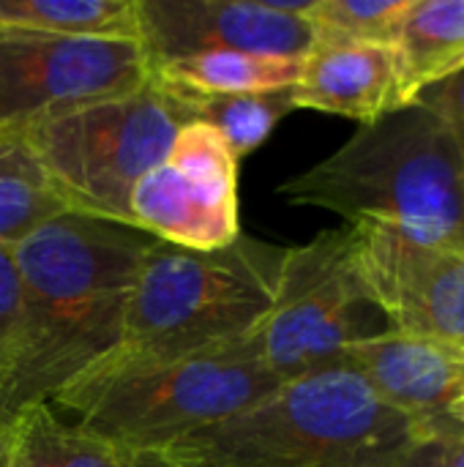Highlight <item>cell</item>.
Returning <instances> with one entry per match:
<instances>
[{
  "label": "cell",
  "mask_w": 464,
  "mask_h": 467,
  "mask_svg": "<svg viewBox=\"0 0 464 467\" xmlns=\"http://www.w3.org/2000/svg\"><path fill=\"white\" fill-rule=\"evenodd\" d=\"M129 224L161 244L216 252L241 235L238 159L205 123L189 120L170 153L129 197Z\"/></svg>",
  "instance_id": "cell-9"
},
{
  "label": "cell",
  "mask_w": 464,
  "mask_h": 467,
  "mask_svg": "<svg viewBox=\"0 0 464 467\" xmlns=\"http://www.w3.org/2000/svg\"><path fill=\"white\" fill-rule=\"evenodd\" d=\"M172 96L183 104L189 120L211 126L238 161L260 148L279 126V120L295 109L293 88L232 96Z\"/></svg>",
  "instance_id": "cell-19"
},
{
  "label": "cell",
  "mask_w": 464,
  "mask_h": 467,
  "mask_svg": "<svg viewBox=\"0 0 464 467\" xmlns=\"http://www.w3.org/2000/svg\"><path fill=\"white\" fill-rule=\"evenodd\" d=\"M293 205L339 213L410 244L464 252V161L443 120L407 104L279 186Z\"/></svg>",
  "instance_id": "cell-2"
},
{
  "label": "cell",
  "mask_w": 464,
  "mask_h": 467,
  "mask_svg": "<svg viewBox=\"0 0 464 467\" xmlns=\"http://www.w3.org/2000/svg\"><path fill=\"white\" fill-rule=\"evenodd\" d=\"M364 312L377 309L358 274L356 235L347 224L325 230L287 249L276 301L257 328L260 356L279 383L328 369L369 337Z\"/></svg>",
  "instance_id": "cell-7"
},
{
  "label": "cell",
  "mask_w": 464,
  "mask_h": 467,
  "mask_svg": "<svg viewBox=\"0 0 464 467\" xmlns=\"http://www.w3.org/2000/svg\"><path fill=\"white\" fill-rule=\"evenodd\" d=\"M394 467H464V427L446 419Z\"/></svg>",
  "instance_id": "cell-21"
},
{
  "label": "cell",
  "mask_w": 464,
  "mask_h": 467,
  "mask_svg": "<svg viewBox=\"0 0 464 467\" xmlns=\"http://www.w3.org/2000/svg\"><path fill=\"white\" fill-rule=\"evenodd\" d=\"M150 79L137 38H77L0 30V131L129 93Z\"/></svg>",
  "instance_id": "cell-8"
},
{
  "label": "cell",
  "mask_w": 464,
  "mask_h": 467,
  "mask_svg": "<svg viewBox=\"0 0 464 467\" xmlns=\"http://www.w3.org/2000/svg\"><path fill=\"white\" fill-rule=\"evenodd\" d=\"M19 320V282L11 249H0V383L11 361Z\"/></svg>",
  "instance_id": "cell-23"
},
{
  "label": "cell",
  "mask_w": 464,
  "mask_h": 467,
  "mask_svg": "<svg viewBox=\"0 0 464 467\" xmlns=\"http://www.w3.org/2000/svg\"><path fill=\"white\" fill-rule=\"evenodd\" d=\"M0 30L139 41L137 0H0Z\"/></svg>",
  "instance_id": "cell-18"
},
{
  "label": "cell",
  "mask_w": 464,
  "mask_h": 467,
  "mask_svg": "<svg viewBox=\"0 0 464 467\" xmlns=\"http://www.w3.org/2000/svg\"><path fill=\"white\" fill-rule=\"evenodd\" d=\"M284 254V246L243 233L216 252L153 241L134 282L123 342L107 361H172L252 337L276 301Z\"/></svg>",
  "instance_id": "cell-5"
},
{
  "label": "cell",
  "mask_w": 464,
  "mask_h": 467,
  "mask_svg": "<svg viewBox=\"0 0 464 467\" xmlns=\"http://www.w3.org/2000/svg\"><path fill=\"white\" fill-rule=\"evenodd\" d=\"M347 227L366 298L388 328L464 350V252L418 246L372 224Z\"/></svg>",
  "instance_id": "cell-11"
},
{
  "label": "cell",
  "mask_w": 464,
  "mask_h": 467,
  "mask_svg": "<svg viewBox=\"0 0 464 467\" xmlns=\"http://www.w3.org/2000/svg\"><path fill=\"white\" fill-rule=\"evenodd\" d=\"M304 60L252 52H202L150 66V79L180 96H232L295 88Z\"/></svg>",
  "instance_id": "cell-15"
},
{
  "label": "cell",
  "mask_w": 464,
  "mask_h": 467,
  "mask_svg": "<svg viewBox=\"0 0 464 467\" xmlns=\"http://www.w3.org/2000/svg\"><path fill=\"white\" fill-rule=\"evenodd\" d=\"M118 467H189L170 449H145V451H126L120 454Z\"/></svg>",
  "instance_id": "cell-24"
},
{
  "label": "cell",
  "mask_w": 464,
  "mask_h": 467,
  "mask_svg": "<svg viewBox=\"0 0 464 467\" xmlns=\"http://www.w3.org/2000/svg\"><path fill=\"white\" fill-rule=\"evenodd\" d=\"M120 451L55 416L49 402H30L14 416L5 467H118Z\"/></svg>",
  "instance_id": "cell-17"
},
{
  "label": "cell",
  "mask_w": 464,
  "mask_h": 467,
  "mask_svg": "<svg viewBox=\"0 0 464 467\" xmlns=\"http://www.w3.org/2000/svg\"><path fill=\"white\" fill-rule=\"evenodd\" d=\"M435 427L410 421L361 375L334 364L282 383L170 451L189 467H394Z\"/></svg>",
  "instance_id": "cell-3"
},
{
  "label": "cell",
  "mask_w": 464,
  "mask_h": 467,
  "mask_svg": "<svg viewBox=\"0 0 464 467\" xmlns=\"http://www.w3.org/2000/svg\"><path fill=\"white\" fill-rule=\"evenodd\" d=\"M446 419H451V421H457V424H462L464 427V400H459L457 405L449 408V416H446Z\"/></svg>",
  "instance_id": "cell-26"
},
{
  "label": "cell",
  "mask_w": 464,
  "mask_h": 467,
  "mask_svg": "<svg viewBox=\"0 0 464 467\" xmlns=\"http://www.w3.org/2000/svg\"><path fill=\"white\" fill-rule=\"evenodd\" d=\"M14 416L5 408H0V467H5V454H8V441H11V427H14Z\"/></svg>",
  "instance_id": "cell-25"
},
{
  "label": "cell",
  "mask_w": 464,
  "mask_h": 467,
  "mask_svg": "<svg viewBox=\"0 0 464 467\" xmlns=\"http://www.w3.org/2000/svg\"><path fill=\"white\" fill-rule=\"evenodd\" d=\"M293 99L295 109L353 118L361 126L402 109L394 47L314 44Z\"/></svg>",
  "instance_id": "cell-13"
},
{
  "label": "cell",
  "mask_w": 464,
  "mask_h": 467,
  "mask_svg": "<svg viewBox=\"0 0 464 467\" xmlns=\"http://www.w3.org/2000/svg\"><path fill=\"white\" fill-rule=\"evenodd\" d=\"M339 364L421 427L446 421L449 408L464 400V350L435 339L383 328L353 342Z\"/></svg>",
  "instance_id": "cell-12"
},
{
  "label": "cell",
  "mask_w": 464,
  "mask_h": 467,
  "mask_svg": "<svg viewBox=\"0 0 464 467\" xmlns=\"http://www.w3.org/2000/svg\"><path fill=\"white\" fill-rule=\"evenodd\" d=\"M156 238L118 222L63 213L11 249L19 320L0 408L52 402L123 342L139 265Z\"/></svg>",
  "instance_id": "cell-1"
},
{
  "label": "cell",
  "mask_w": 464,
  "mask_h": 467,
  "mask_svg": "<svg viewBox=\"0 0 464 467\" xmlns=\"http://www.w3.org/2000/svg\"><path fill=\"white\" fill-rule=\"evenodd\" d=\"M394 55L402 107L459 74L464 68V0H413Z\"/></svg>",
  "instance_id": "cell-14"
},
{
  "label": "cell",
  "mask_w": 464,
  "mask_h": 467,
  "mask_svg": "<svg viewBox=\"0 0 464 467\" xmlns=\"http://www.w3.org/2000/svg\"><path fill=\"white\" fill-rule=\"evenodd\" d=\"M68 213L25 131H0V249Z\"/></svg>",
  "instance_id": "cell-16"
},
{
  "label": "cell",
  "mask_w": 464,
  "mask_h": 467,
  "mask_svg": "<svg viewBox=\"0 0 464 467\" xmlns=\"http://www.w3.org/2000/svg\"><path fill=\"white\" fill-rule=\"evenodd\" d=\"M183 123V104L148 79L129 93L38 120L25 137L71 213L129 224L131 189L170 153Z\"/></svg>",
  "instance_id": "cell-6"
},
{
  "label": "cell",
  "mask_w": 464,
  "mask_h": 467,
  "mask_svg": "<svg viewBox=\"0 0 464 467\" xmlns=\"http://www.w3.org/2000/svg\"><path fill=\"white\" fill-rule=\"evenodd\" d=\"M413 0H314L306 19L314 44L394 47Z\"/></svg>",
  "instance_id": "cell-20"
},
{
  "label": "cell",
  "mask_w": 464,
  "mask_h": 467,
  "mask_svg": "<svg viewBox=\"0 0 464 467\" xmlns=\"http://www.w3.org/2000/svg\"><path fill=\"white\" fill-rule=\"evenodd\" d=\"M314 0H137L139 44L150 66L202 52L304 60L314 49Z\"/></svg>",
  "instance_id": "cell-10"
},
{
  "label": "cell",
  "mask_w": 464,
  "mask_h": 467,
  "mask_svg": "<svg viewBox=\"0 0 464 467\" xmlns=\"http://www.w3.org/2000/svg\"><path fill=\"white\" fill-rule=\"evenodd\" d=\"M413 104L427 107L429 112H435L443 126L449 129L459 156L464 161V68L459 74L432 85L429 90H424Z\"/></svg>",
  "instance_id": "cell-22"
},
{
  "label": "cell",
  "mask_w": 464,
  "mask_h": 467,
  "mask_svg": "<svg viewBox=\"0 0 464 467\" xmlns=\"http://www.w3.org/2000/svg\"><path fill=\"white\" fill-rule=\"evenodd\" d=\"M279 386L254 331L241 342L172 361H107L52 402L77 413V427L126 454L170 449L249 410Z\"/></svg>",
  "instance_id": "cell-4"
}]
</instances>
